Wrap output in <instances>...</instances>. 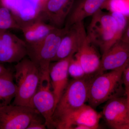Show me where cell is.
<instances>
[{"mask_svg": "<svg viewBox=\"0 0 129 129\" xmlns=\"http://www.w3.org/2000/svg\"><path fill=\"white\" fill-rule=\"evenodd\" d=\"M90 81L84 78L73 79L69 82L53 112L55 128L61 129L70 115L88 102Z\"/></svg>", "mask_w": 129, "mask_h": 129, "instance_id": "6da1fadb", "label": "cell"}, {"mask_svg": "<svg viewBox=\"0 0 129 129\" xmlns=\"http://www.w3.org/2000/svg\"><path fill=\"white\" fill-rule=\"evenodd\" d=\"M125 68L96 75L90 81L88 102L93 108L112 98L125 95L122 80Z\"/></svg>", "mask_w": 129, "mask_h": 129, "instance_id": "7a4b0ae2", "label": "cell"}, {"mask_svg": "<svg viewBox=\"0 0 129 129\" xmlns=\"http://www.w3.org/2000/svg\"><path fill=\"white\" fill-rule=\"evenodd\" d=\"M16 93L12 104L30 107L39 84V67L30 58H24L14 66Z\"/></svg>", "mask_w": 129, "mask_h": 129, "instance_id": "3957f363", "label": "cell"}, {"mask_svg": "<svg viewBox=\"0 0 129 129\" xmlns=\"http://www.w3.org/2000/svg\"><path fill=\"white\" fill-rule=\"evenodd\" d=\"M68 28H55L45 37L33 44H27V55L40 70V77H49L51 62L56 55L60 42Z\"/></svg>", "mask_w": 129, "mask_h": 129, "instance_id": "277c9868", "label": "cell"}, {"mask_svg": "<svg viewBox=\"0 0 129 129\" xmlns=\"http://www.w3.org/2000/svg\"><path fill=\"white\" fill-rule=\"evenodd\" d=\"M87 34L91 42L99 48L102 55L122 37L115 19L110 13L103 12L102 9L92 16Z\"/></svg>", "mask_w": 129, "mask_h": 129, "instance_id": "5b68a950", "label": "cell"}, {"mask_svg": "<svg viewBox=\"0 0 129 129\" xmlns=\"http://www.w3.org/2000/svg\"><path fill=\"white\" fill-rule=\"evenodd\" d=\"M55 107V99L50 78H40L38 89L31 101L30 107L41 114L48 129L55 128L52 118Z\"/></svg>", "mask_w": 129, "mask_h": 129, "instance_id": "8992f818", "label": "cell"}, {"mask_svg": "<svg viewBox=\"0 0 129 129\" xmlns=\"http://www.w3.org/2000/svg\"><path fill=\"white\" fill-rule=\"evenodd\" d=\"M39 113L28 106L10 104L0 108V129H27Z\"/></svg>", "mask_w": 129, "mask_h": 129, "instance_id": "52a82bcc", "label": "cell"}, {"mask_svg": "<svg viewBox=\"0 0 129 129\" xmlns=\"http://www.w3.org/2000/svg\"><path fill=\"white\" fill-rule=\"evenodd\" d=\"M26 55L25 41L8 30H0V63H17Z\"/></svg>", "mask_w": 129, "mask_h": 129, "instance_id": "ba28073f", "label": "cell"}, {"mask_svg": "<svg viewBox=\"0 0 129 129\" xmlns=\"http://www.w3.org/2000/svg\"><path fill=\"white\" fill-rule=\"evenodd\" d=\"M129 62V44L120 40L102 55L96 75L125 68Z\"/></svg>", "mask_w": 129, "mask_h": 129, "instance_id": "9c48e42d", "label": "cell"}, {"mask_svg": "<svg viewBox=\"0 0 129 129\" xmlns=\"http://www.w3.org/2000/svg\"><path fill=\"white\" fill-rule=\"evenodd\" d=\"M87 35L83 21L68 28L61 40L59 48L52 61H56L74 55L78 50L84 38Z\"/></svg>", "mask_w": 129, "mask_h": 129, "instance_id": "30bf717a", "label": "cell"}, {"mask_svg": "<svg viewBox=\"0 0 129 129\" xmlns=\"http://www.w3.org/2000/svg\"><path fill=\"white\" fill-rule=\"evenodd\" d=\"M96 47L87 34L74 55L81 65L86 75L96 73L100 68L102 57Z\"/></svg>", "mask_w": 129, "mask_h": 129, "instance_id": "8fae6325", "label": "cell"}, {"mask_svg": "<svg viewBox=\"0 0 129 129\" xmlns=\"http://www.w3.org/2000/svg\"><path fill=\"white\" fill-rule=\"evenodd\" d=\"M103 110L106 122L113 129L129 122V109L126 96L117 97L107 101Z\"/></svg>", "mask_w": 129, "mask_h": 129, "instance_id": "7c38bea8", "label": "cell"}, {"mask_svg": "<svg viewBox=\"0 0 129 129\" xmlns=\"http://www.w3.org/2000/svg\"><path fill=\"white\" fill-rule=\"evenodd\" d=\"M74 0H46L41 5L42 11L49 24L57 28L64 27Z\"/></svg>", "mask_w": 129, "mask_h": 129, "instance_id": "4fadbf2b", "label": "cell"}, {"mask_svg": "<svg viewBox=\"0 0 129 129\" xmlns=\"http://www.w3.org/2000/svg\"><path fill=\"white\" fill-rule=\"evenodd\" d=\"M108 0H74L65 21L68 28L92 16L100 9Z\"/></svg>", "mask_w": 129, "mask_h": 129, "instance_id": "5bb4252c", "label": "cell"}, {"mask_svg": "<svg viewBox=\"0 0 129 129\" xmlns=\"http://www.w3.org/2000/svg\"><path fill=\"white\" fill-rule=\"evenodd\" d=\"M73 56L56 61L50 65L49 74L52 89L55 99L56 107L69 83V65Z\"/></svg>", "mask_w": 129, "mask_h": 129, "instance_id": "9a60e30c", "label": "cell"}, {"mask_svg": "<svg viewBox=\"0 0 129 129\" xmlns=\"http://www.w3.org/2000/svg\"><path fill=\"white\" fill-rule=\"evenodd\" d=\"M102 116L91 106L85 104L70 115L61 129H74L78 126H84L87 129H98Z\"/></svg>", "mask_w": 129, "mask_h": 129, "instance_id": "2e32d148", "label": "cell"}, {"mask_svg": "<svg viewBox=\"0 0 129 129\" xmlns=\"http://www.w3.org/2000/svg\"><path fill=\"white\" fill-rule=\"evenodd\" d=\"M20 24V30L23 33L25 42L28 44L35 43L42 39L55 28L40 19Z\"/></svg>", "mask_w": 129, "mask_h": 129, "instance_id": "e0dca14e", "label": "cell"}, {"mask_svg": "<svg viewBox=\"0 0 129 129\" xmlns=\"http://www.w3.org/2000/svg\"><path fill=\"white\" fill-rule=\"evenodd\" d=\"M14 75L9 72L0 76V108L11 104L16 93Z\"/></svg>", "mask_w": 129, "mask_h": 129, "instance_id": "ac0fdd59", "label": "cell"}, {"mask_svg": "<svg viewBox=\"0 0 129 129\" xmlns=\"http://www.w3.org/2000/svg\"><path fill=\"white\" fill-rule=\"evenodd\" d=\"M20 28L21 24L14 13L0 0V30Z\"/></svg>", "mask_w": 129, "mask_h": 129, "instance_id": "d6986e66", "label": "cell"}, {"mask_svg": "<svg viewBox=\"0 0 129 129\" xmlns=\"http://www.w3.org/2000/svg\"><path fill=\"white\" fill-rule=\"evenodd\" d=\"M106 9L110 13L118 12L129 17V0H108L102 9Z\"/></svg>", "mask_w": 129, "mask_h": 129, "instance_id": "ffe728a7", "label": "cell"}, {"mask_svg": "<svg viewBox=\"0 0 129 129\" xmlns=\"http://www.w3.org/2000/svg\"><path fill=\"white\" fill-rule=\"evenodd\" d=\"M68 72L70 76L75 79L83 78L86 76L81 65L74 56L70 62Z\"/></svg>", "mask_w": 129, "mask_h": 129, "instance_id": "44dd1931", "label": "cell"}, {"mask_svg": "<svg viewBox=\"0 0 129 129\" xmlns=\"http://www.w3.org/2000/svg\"><path fill=\"white\" fill-rule=\"evenodd\" d=\"M110 13L115 19L117 22L119 33L122 36L128 23V17L120 13L115 12Z\"/></svg>", "mask_w": 129, "mask_h": 129, "instance_id": "7402d4cb", "label": "cell"}, {"mask_svg": "<svg viewBox=\"0 0 129 129\" xmlns=\"http://www.w3.org/2000/svg\"><path fill=\"white\" fill-rule=\"evenodd\" d=\"M46 128L45 123H42L37 116L32 119L27 129H45Z\"/></svg>", "mask_w": 129, "mask_h": 129, "instance_id": "603a6c76", "label": "cell"}, {"mask_svg": "<svg viewBox=\"0 0 129 129\" xmlns=\"http://www.w3.org/2000/svg\"><path fill=\"white\" fill-rule=\"evenodd\" d=\"M122 80L125 88L129 87V62L123 71Z\"/></svg>", "mask_w": 129, "mask_h": 129, "instance_id": "cb8c5ba5", "label": "cell"}, {"mask_svg": "<svg viewBox=\"0 0 129 129\" xmlns=\"http://www.w3.org/2000/svg\"><path fill=\"white\" fill-rule=\"evenodd\" d=\"M120 40L129 44V23L123 33Z\"/></svg>", "mask_w": 129, "mask_h": 129, "instance_id": "d4e9b609", "label": "cell"}, {"mask_svg": "<svg viewBox=\"0 0 129 129\" xmlns=\"http://www.w3.org/2000/svg\"><path fill=\"white\" fill-rule=\"evenodd\" d=\"M0 63V76L9 72V70Z\"/></svg>", "mask_w": 129, "mask_h": 129, "instance_id": "484cf974", "label": "cell"}, {"mask_svg": "<svg viewBox=\"0 0 129 129\" xmlns=\"http://www.w3.org/2000/svg\"><path fill=\"white\" fill-rule=\"evenodd\" d=\"M115 129H129V122L123 124L115 127Z\"/></svg>", "mask_w": 129, "mask_h": 129, "instance_id": "4316f807", "label": "cell"}, {"mask_svg": "<svg viewBox=\"0 0 129 129\" xmlns=\"http://www.w3.org/2000/svg\"><path fill=\"white\" fill-rule=\"evenodd\" d=\"M125 94L129 109V87L125 88Z\"/></svg>", "mask_w": 129, "mask_h": 129, "instance_id": "83f0119b", "label": "cell"}, {"mask_svg": "<svg viewBox=\"0 0 129 129\" xmlns=\"http://www.w3.org/2000/svg\"><path fill=\"white\" fill-rule=\"evenodd\" d=\"M128 23H129V17H128Z\"/></svg>", "mask_w": 129, "mask_h": 129, "instance_id": "f1b7e54d", "label": "cell"}]
</instances>
